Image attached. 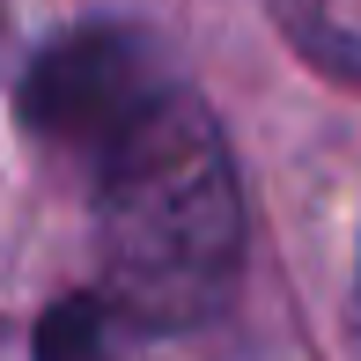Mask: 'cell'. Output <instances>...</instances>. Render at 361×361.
Wrapping results in <instances>:
<instances>
[{
  "mask_svg": "<svg viewBox=\"0 0 361 361\" xmlns=\"http://www.w3.org/2000/svg\"><path fill=\"white\" fill-rule=\"evenodd\" d=\"M96 281L140 332L207 324L243 266L236 162L185 89L155 104L96 155Z\"/></svg>",
  "mask_w": 361,
  "mask_h": 361,
  "instance_id": "1",
  "label": "cell"
},
{
  "mask_svg": "<svg viewBox=\"0 0 361 361\" xmlns=\"http://www.w3.org/2000/svg\"><path fill=\"white\" fill-rule=\"evenodd\" d=\"M162 89H170V81H162V52L140 30L89 23V30H74V37H59L52 52H37V67L23 81V118L52 147L104 155Z\"/></svg>",
  "mask_w": 361,
  "mask_h": 361,
  "instance_id": "2",
  "label": "cell"
},
{
  "mask_svg": "<svg viewBox=\"0 0 361 361\" xmlns=\"http://www.w3.org/2000/svg\"><path fill=\"white\" fill-rule=\"evenodd\" d=\"M37 361H111L104 339V302L74 295V302H52L37 324Z\"/></svg>",
  "mask_w": 361,
  "mask_h": 361,
  "instance_id": "3",
  "label": "cell"
},
{
  "mask_svg": "<svg viewBox=\"0 0 361 361\" xmlns=\"http://www.w3.org/2000/svg\"><path fill=\"white\" fill-rule=\"evenodd\" d=\"M354 310H361V288H354Z\"/></svg>",
  "mask_w": 361,
  "mask_h": 361,
  "instance_id": "4",
  "label": "cell"
}]
</instances>
